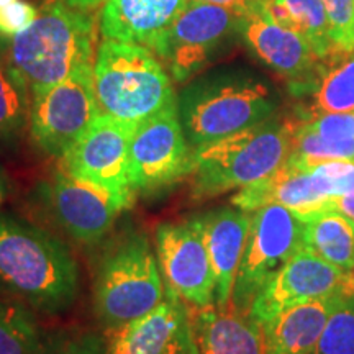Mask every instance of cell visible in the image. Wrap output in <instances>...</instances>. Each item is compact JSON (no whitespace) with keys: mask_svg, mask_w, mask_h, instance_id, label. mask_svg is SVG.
Returning a JSON list of instances; mask_svg holds the SVG:
<instances>
[{"mask_svg":"<svg viewBox=\"0 0 354 354\" xmlns=\"http://www.w3.org/2000/svg\"><path fill=\"white\" fill-rule=\"evenodd\" d=\"M0 287L48 315L71 308L79 295V268L59 238L0 212Z\"/></svg>","mask_w":354,"mask_h":354,"instance_id":"cell-1","label":"cell"},{"mask_svg":"<svg viewBox=\"0 0 354 354\" xmlns=\"http://www.w3.org/2000/svg\"><path fill=\"white\" fill-rule=\"evenodd\" d=\"M279 95L250 71L221 69L190 79L177 110L190 148L221 140L274 117Z\"/></svg>","mask_w":354,"mask_h":354,"instance_id":"cell-2","label":"cell"},{"mask_svg":"<svg viewBox=\"0 0 354 354\" xmlns=\"http://www.w3.org/2000/svg\"><path fill=\"white\" fill-rule=\"evenodd\" d=\"M97 48L94 17L51 0L25 30L8 38L6 57L35 94L94 64Z\"/></svg>","mask_w":354,"mask_h":354,"instance_id":"cell-3","label":"cell"},{"mask_svg":"<svg viewBox=\"0 0 354 354\" xmlns=\"http://www.w3.org/2000/svg\"><path fill=\"white\" fill-rule=\"evenodd\" d=\"M294 123L272 117L194 149V198L241 190L276 172L290 154Z\"/></svg>","mask_w":354,"mask_h":354,"instance_id":"cell-4","label":"cell"},{"mask_svg":"<svg viewBox=\"0 0 354 354\" xmlns=\"http://www.w3.org/2000/svg\"><path fill=\"white\" fill-rule=\"evenodd\" d=\"M94 82L100 113L135 125L177 102L171 74L143 44L105 38L97 48Z\"/></svg>","mask_w":354,"mask_h":354,"instance_id":"cell-5","label":"cell"},{"mask_svg":"<svg viewBox=\"0 0 354 354\" xmlns=\"http://www.w3.org/2000/svg\"><path fill=\"white\" fill-rule=\"evenodd\" d=\"M166 297L158 256L143 232H125L104 250L94 277V312L105 330L151 312Z\"/></svg>","mask_w":354,"mask_h":354,"instance_id":"cell-6","label":"cell"},{"mask_svg":"<svg viewBox=\"0 0 354 354\" xmlns=\"http://www.w3.org/2000/svg\"><path fill=\"white\" fill-rule=\"evenodd\" d=\"M304 221L286 207L271 203L251 212L248 241L232 292L238 312L250 313L258 294L304 248Z\"/></svg>","mask_w":354,"mask_h":354,"instance_id":"cell-7","label":"cell"},{"mask_svg":"<svg viewBox=\"0 0 354 354\" xmlns=\"http://www.w3.org/2000/svg\"><path fill=\"white\" fill-rule=\"evenodd\" d=\"M94 64L82 66L64 81L32 94L30 136L48 156L63 158L100 115Z\"/></svg>","mask_w":354,"mask_h":354,"instance_id":"cell-8","label":"cell"},{"mask_svg":"<svg viewBox=\"0 0 354 354\" xmlns=\"http://www.w3.org/2000/svg\"><path fill=\"white\" fill-rule=\"evenodd\" d=\"M192 153L177 102L136 127L128 174L136 196L156 197L192 174Z\"/></svg>","mask_w":354,"mask_h":354,"instance_id":"cell-9","label":"cell"},{"mask_svg":"<svg viewBox=\"0 0 354 354\" xmlns=\"http://www.w3.org/2000/svg\"><path fill=\"white\" fill-rule=\"evenodd\" d=\"M240 25L241 15L227 7L189 0L149 50L166 66L172 81L185 84L210 63Z\"/></svg>","mask_w":354,"mask_h":354,"instance_id":"cell-10","label":"cell"},{"mask_svg":"<svg viewBox=\"0 0 354 354\" xmlns=\"http://www.w3.org/2000/svg\"><path fill=\"white\" fill-rule=\"evenodd\" d=\"M136 127L100 113L82 138L61 158V169L107 190L128 210L136 198L128 174Z\"/></svg>","mask_w":354,"mask_h":354,"instance_id":"cell-11","label":"cell"},{"mask_svg":"<svg viewBox=\"0 0 354 354\" xmlns=\"http://www.w3.org/2000/svg\"><path fill=\"white\" fill-rule=\"evenodd\" d=\"M156 256L166 292L192 308L215 304L214 268L194 216L158 225Z\"/></svg>","mask_w":354,"mask_h":354,"instance_id":"cell-12","label":"cell"},{"mask_svg":"<svg viewBox=\"0 0 354 354\" xmlns=\"http://www.w3.org/2000/svg\"><path fill=\"white\" fill-rule=\"evenodd\" d=\"M38 201L71 240L95 245L110 233L125 207L107 190L73 177L59 167L38 185Z\"/></svg>","mask_w":354,"mask_h":354,"instance_id":"cell-13","label":"cell"},{"mask_svg":"<svg viewBox=\"0 0 354 354\" xmlns=\"http://www.w3.org/2000/svg\"><path fill=\"white\" fill-rule=\"evenodd\" d=\"M349 294H354L353 272H344L302 248L259 292L250 317L264 325L292 305Z\"/></svg>","mask_w":354,"mask_h":354,"instance_id":"cell-14","label":"cell"},{"mask_svg":"<svg viewBox=\"0 0 354 354\" xmlns=\"http://www.w3.org/2000/svg\"><path fill=\"white\" fill-rule=\"evenodd\" d=\"M232 203L250 214L277 203L294 212L302 221L323 210H335L333 197L328 194L320 172L315 167L307 169L290 161H286L271 176L238 190L232 197Z\"/></svg>","mask_w":354,"mask_h":354,"instance_id":"cell-15","label":"cell"},{"mask_svg":"<svg viewBox=\"0 0 354 354\" xmlns=\"http://www.w3.org/2000/svg\"><path fill=\"white\" fill-rule=\"evenodd\" d=\"M240 30L254 55L289 79L292 91L308 84L323 66L307 38L277 25L259 7L241 17Z\"/></svg>","mask_w":354,"mask_h":354,"instance_id":"cell-16","label":"cell"},{"mask_svg":"<svg viewBox=\"0 0 354 354\" xmlns=\"http://www.w3.org/2000/svg\"><path fill=\"white\" fill-rule=\"evenodd\" d=\"M194 218L202 230L203 240L215 274V305L225 307L232 292L250 233L251 215L238 207H220Z\"/></svg>","mask_w":354,"mask_h":354,"instance_id":"cell-17","label":"cell"},{"mask_svg":"<svg viewBox=\"0 0 354 354\" xmlns=\"http://www.w3.org/2000/svg\"><path fill=\"white\" fill-rule=\"evenodd\" d=\"M190 325L198 354H266L263 325L232 304L190 308Z\"/></svg>","mask_w":354,"mask_h":354,"instance_id":"cell-18","label":"cell"},{"mask_svg":"<svg viewBox=\"0 0 354 354\" xmlns=\"http://www.w3.org/2000/svg\"><path fill=\"white\" fill-rule=\"evenodd\" d=\"M189 0H105L100 13L104 38L151 48Z\"/></svg>","mask_w":354,"mask_h":354,"instance_id":"cell-19","label":"cell"},{"mask_svg":"<svg viewBox=\"0 0 354 354\" xmlns=\"http://www.w3.org/2000/svg\"><path fill=\"white\" fill-rule=\"evenodd\" d=\"M189 315V305L166 292L151 312L109 331L107 354H162Z\"/></svg>","mask_w":354,"mask_h":354,"instance_id":"cell-20","label":"cell"},{"mask_svg":"<svg viewBox=\"0 0 354 354\" xmlns=\"http://www.w3.org/2000/svg\"><path fill=\"white\" fill-rule=\"evenodd\" d=\"M342 297V295H339ZM336 299L292 305L263 325L266 354H310L328 322Z\"/></svg>","mask_w":354,"mask_h":354,"instance_id":"cell-21","label":"cell"},{"mask_svg":"<svg viewBox=\"0 0 354 354\" xmlns=\"http://www.w3.org/2000/svg\"><path fill=\"white\" fill-rule=\"evenodd\" d=\"M292 92L305 97V104L299 109V120L330 113H353L354 55L323 64L312 81Z\"/></svg>","mask_w":354,"mask_h":354,"instance_id":"cell-22","label":"cell"},{"mask_svg":"<svg viewBox=\"0 0 354 354\" xmlns=\"http://www.w3.org/2000/svg\"><path fill=\"white\" fill-rule=\"evenodd\" d=\"M304 248L344 272L354 269V220L323 210L304 221Z\"/></svg>","mask_w":354,"mask_h":354,"instance_id":"cell-23","label":"cell"},{"mask_svg":"<svg viewBox=\"0 0 354 354\" xmlns=\"http://www.w3.org/2000/svg\"><path fill=\"white\" fill-rule=\"evenodd\" d=\"M259 8L277 25L307 38L322 63H330L333 48L322 0H261Z\"/></svg>","mask_w":354,"mask_h":354,"instance_id":"cell-24","label":"cell"},{"mask_svg":"<svg viewBox=\"0 0 354 354\" xmlns=\"http://www.w3.org/2000/svg\"><path fill=\"white\" fill-rule=\"evenodd\" d=\"M32 94L21 74L0 59V146L12 148L30 127Z\"/></svg>","mask_w":354,"mask_h":354,"instance_id":"cell-25","label":"cell"},{"mask_svg":"<svg viewBox=\"0 0 354 354\" xmlns=\"http://www.w3.org/2000/svg\"><path fill=\"white\" fill-rule=\"evenodd\" d=\"M51 344L26 305L0 299V354H48Z\"/></svg>","mask_w":354,"mask_h":354,"instance_id":"cell-26","label":"cell"},{"mask_svg":"<svg viewBox=\"0 0 354 354\" xmlns=\"http://www.w3.org/2000/svg\"><path fill=\"white\" fill-rule=\"evenodd\" d=\"M287 161L307 169L328 161H354V140L323 138L295 122Z\"/></svg>","mask_w":354,"mask_h":354,"instance_id":"cell-27","label":"cell"},{"mask_svg":"<svg viewBox=\"0 0 354 354\" xmlns=\"http://www.w3.org/2000/svg\"><path fill=\"white\" fill-rule=\"evenodd\" d=\"M310 354H354V294L336 299L320 339Z\"/></svg>","mask_w":354,"mask_h":354,"instance_id":"cell-28","label":"cell"},{"mask_svg":"<svg viewBox=\"0 0 354 354\" xmlns=\"http://www.w3.org/2000/svg\"><path fill=\"white\" fill-rule=\"evenodd\" d=\"M330 25V63L354 55V0H322ZM328 64V63H326Z\"/></svg>","mask_w":354,"mask_h":354,"instance_id":"cell-29","label":"cell"},{"mask_svg":"<svg viewBox=\"0 0 354 354\" xmlns=\"http://www.w3.org/2000/svg\"><path fill=\"white\" fill-rule=\"evenodd\" d=\"M308 131L328 140H354V112L320 115L312 120H299Z\"/></svg>","mask_w":354,"mask_h":354,"instance_id":"cell-30","label":"cell"},{"mask_svg":"<svg viewBox=\"0 0 354 354\" xmlns=\"http://www.w3.org/2000/svg\"><path fill=\"white\" fill-rule=\"evenodd\" d=\"M313 167L325 179L331 197L354 196V161H328Z\"/></svg>","mask_w":354,"mask_h":354,"instance_id":"cell-31","label":"cell"},{"mask_svg":"<svg viewBox=\"0 0 354 354\" xmlns=\"http://www.w3.org/2000/svg\"><path fill=\"white\" fill-rule=\"evenodd\" d=\"M38 10L26 0H15L10 6L0 8V32L6 38L25 30L37 17Z\"/></svg>","mask_w":354,"mask_h":354,"instance_id":"cell-32","label":"cell"},{"mask_svg":"<svg viewBox=\"0 0 354 354\" xmlns=\"http://www.w3.org/2000/svg\"><path fill=\"white\" fill-rule=\"evenodd\" d=\"M48 354H107V343L95 333H81L51 344Z\"/></svg>","mask_w":354,"mask_h":354,"instance_id":"cell-33","label":"cell"},{"mask_svg":"<svg viewBox=\"0 0 354 354\" xmlns=\"http://www.w3.org/2000/svg\"><path fill=\"white\" fill-rule=\"evenodd\" d=\"M162 354H198L196 342H194L192 335V325H190V315L187 322L184 323L183 328L177 331L174 339L169 343V346L166 348V351Z\"/></svg>","mask_w":354,"mask_h":354,"instance_id":"cell-34","label":"cell"},{"mask_svg":"<svg viewBox=\"0 0 354 354\" xmlns=\"http://www.w3.org/2000/svg\"><path fill=\"white\" fill-rule=\"evenodd\" d=\"M194 2H203V3H214V6L227 7L230 10L236 12L238 15H246L248 12L254 10L259 7L261 0H194Z\"/></svg>","mask_w":354,"mask_h":354,"instance_id":"cell-35","label":"cell"},{"mask_svg":"<svg viewBox=\"0 0 354 354\" xmlns=\"http://www.w3.org/2000/svg\"><path fill=\"white\" fill-rule=\"evenodd\" d=\"M333 207L339 214L346 215L348 218L354 220V196H338L333 197Z\"/></svg>","mask_w":354,"mask_h":354,"instance_id":"cell-36","label":"cell"},{"mask_svg":"<svg viewBox=\"0 0 354 354\" xmlns=\"http://www.w3.org/2000/svg\"><path fill=\"white\" fill-rule=\"evenodd\" d=\"M59 2H63L64 6L74 8V10L88 12V10H94V8L99 7L102 2H105V0H59Z\"/></svg>","mask_w":354,"mask_h":354,"instance_id":"cell-37","label":"cell"},{"mask_svg":"<svg viewBox=\"0 0 354 354\" xmlns=\"http://www.w3.org/2000/svg\"><path fill=\"white\" fill-rule=\"evenodd\" d=\"M6 194H7V179H6V174H3L2 167H0V205H2L3 198H6Z\"/></svg>","mask_w":354,"mask_h":354,"instance_id":"cell-38","label":"cell"},{"mask_svg":"<svg viewBox=\"0 0 354 354\" xmlns=\"http://www.w3.org/2000/svg\"><path fill=\"white\" fill-rule=\"evenodd\" d=\"M7 41L8 38H6L0 32V59H6V53H7Z\"/></svg>","mask_w":354,"mask_h":354,"instance_id":"cell-39","label":"cell"},{"mask_svg":"<svg viewBox=\"0 0 354 354\" xmlns=\"http://www.w3.org/2000/svg\"><path fill=\"white\" fill-rule=\"evenodd\" d=\"M13 2H15V0H0V8L10 6V3H13Z\"/></svg>","mask_w":354,"mask_h":354,"instance_id":"cell-40","label":"cell"},{"mask_svg":"<svg viewBox=\"0 0 354 354\" xmlns=\"http://www.w3.org/2000/svg\"><path fill=\"white\" fill-rule=\"evenodd\" d=\"M353 277H354V269H353Z\"/></svg>","mask_w":354,"mask_h":354,"instance_id":"cell-41","label":"cell"}]
</instances>
